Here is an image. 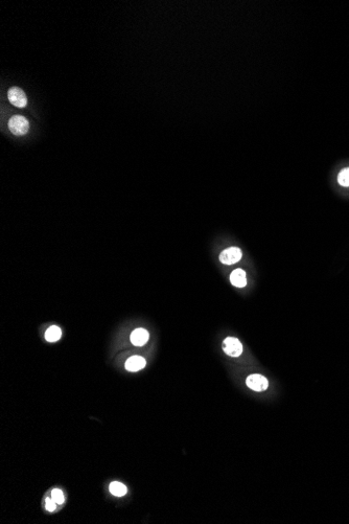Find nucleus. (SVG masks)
<instances>
[{
	"mask_svg": "<svg viewBox=\"0 0 349 524\" xmlns=\"http://www.w3.org/2000/svg\"><path fill=\"white\" fill-rule=\"evenodd\" d=\"M9 129L14 135L22 136L24 134L28 133L30 129V123L24 116L15 115L9 121Z\"/></svg>",
	"mask_w": 349,
	"mask_h": 524,
	"instance_id": "nucleus-1",
	"label": "nucleus"
},
{
	"mask_svg": "<svg viewBox=\"0 0 349 524\" xmlns=\"http://www.w3.org/2000/svg\"><path fill=\"white\" fill-rule=\"evenodd\" d=\"M224 352L230 357H240L243 353V345L238 338L227 337L224 340Z\"/></svg>",
	"mask_w": 349,
	"mask_h": 524,
	"instance_id": "nucleus-2",
	"label": "nucleus"
},
{
	"mask_svg": "<svg viewBox=\"0 0 349 524\" xmlns=\"http://www.w3.org/2000/svg\"><path fill=\"white\" fill-rule=\"evenodd\" d=\"M242 257H243V252L240 248L230 247V248H227L226 250L222 251V253L220 254V261H221V263L225 264V265H233L235 263H238L239 261H241Z\"/></svg>",
	"mask_w": 349,
	"mask_h": 524,
	"instance_id": "nucleus-3",
	"label": "nucleus"
},
{
	"mask_svg": "<svg viewBox=\"0 0 349 524\" xmlns=\"http://www.w3.org/2000/svg\"><path fill=\"white\" fill-rule=\"evenodd\" d=\"M246 383H247V386L249 388H251L254 392H264L269 386V382L266 378L258 374H253L251 376H249L247 378Z\"/></svg>",
	"mask_w": 349,
	"mask_h": 524,
	"instance_id": "nucleus-4",
	"label": "nucleus"
},
{
	"mask_svg": "<svg viewBox=\"0 0 349 524\" xmlns=\"http://www.w3.org/2000/svg\"><path fill=\"white\" fill-rule=\"evenodd\" d=\"M8 97H9V101L11 102V104L18 108L26 107L28 104V99H27L26 93H24L23 90L20 89L19 87L11 88L8 92Z\"/></svg>",
	"mask_w": 349,
	"mask_h": 524,
	"instance_id": "nucleus-5",
	"label": "nucleus"
},
{
	"mask_svg": "<svg viewBox=\"0 0 349 524\" xmlns=\"http://www.w3.org/2000/svg\"><path fill=\"white\" fill-rule=\"evenodd\" d=\"M149 338L148 332L144 328H136V330L131 334V341L132 343L136 346H142L144 345Z\"/></svg>",
	"mask_w": 349,
	"mask_h": 524,
	"instance_id": "nucleus-6",
	"label": "nucleus"
},
{
	"mask_svg": "<svg viewBox=\"0 0 349 524\" xmlns=\"http://www.w3.org/2000/svg\"><path fill=\"white\" fill-rule=\"evenodd\" d=\"M145 360L140 356H133L126 362V370L129 372H138L145 367Z\"/></svg>",
	"mask_w": 349,
	"mask_h": 524,
	"instance_id": "nucleus-7",
	"label": "nucleus"
},
{
	"mask_svg": "<svg viewBox=\"0 0 349 524\" xmlns=\"http://www.w3.org/2000/svg\"><path fill=\"white\" fill-rule=\"evenodd\" d=\"M230 282L235 287L244 288L247 285L246 272L243 269H235L230 274Z\"/></svg>",
	"mask_w": 349,
	"mask_h": 524,
	"instance_id": "nucleus-8",
	"label": "nucleus"
},
{
	"mask_svg": "<svg viewBox=\"0 0 349 524\" xmlns=\"http://www.w3.org/2000/svg\"><path fill=\"white\" fill-rule=\"evenodd\" d=\"M109 490L112 495H114L116 497H122L127 494V486L118 481L111 482L110 486H109Z\"/></svg>",
	"mask_w": 349,
	"mask_h": 524,
	"instance_id": "nucleus-9",
	"label": "nucleus"
},
{
	"mask_svg": "<svg viewBox=\"0 0 349 524\" xmlns=\"http://www.w3.org/2000/svg\"><path fill=\"white\" fill-rule=\"evenodd\" d=\"M62 336L61 328L57 325H53L45 332V339L48 342H56Z\"/></svg>",
	"mask_w": 349,
	"mask_h": 524,
	"instance_id": "nucleus-10",
	"label": "nucleus"
},
{
	"mask_svg": "<svg viewBox=\"0 0 349 524\" xmlns=\"http://www.w3.org/2000/svg\"><path fill=\"white\" fill-rule=\"evenodd\" d=\"M338 182L342 187H349V167L343 168L339 173Z\"/></svg>",
	"mask_w": 349,
	"mask_h": 524,
	"instance_id": "nucleus-11",
	"label": "nucleus"
},
{
	"mask_svg": "<svg viewBox=\"0 0 349 524\" xmlns=\"http://www.w3.org/2000/svg\"><path fill=\"white\" fill-rule=\"evenodd\" d=\"M52 498L54 499L55 502H57V504H63V503H64V500H65V497H64L63 492H62V491L59 490V489H55V490H53V492H52Z\"/></svg>",
	"mask_w": 349,
	"mask_h": 524,
	"instance_id": "nucleus-12",
	"label": "nucleus"
},
{
	"mask_svg": "<svg viewBox=\"0 0 349 524\" xmlns=\"http://www.w3.org/2000/svg\"><path fill=\"white\" fill-rule=\"evenodd\" d=\"M45 507L48 511H54L57 508V502H55L53 498H46Z\"/></svg>",
	"mask_w": 349,
	"mask_h": 524,
	"instance_id": "nucleus-13",
	"label": "nucleus"
}]
</instances>
